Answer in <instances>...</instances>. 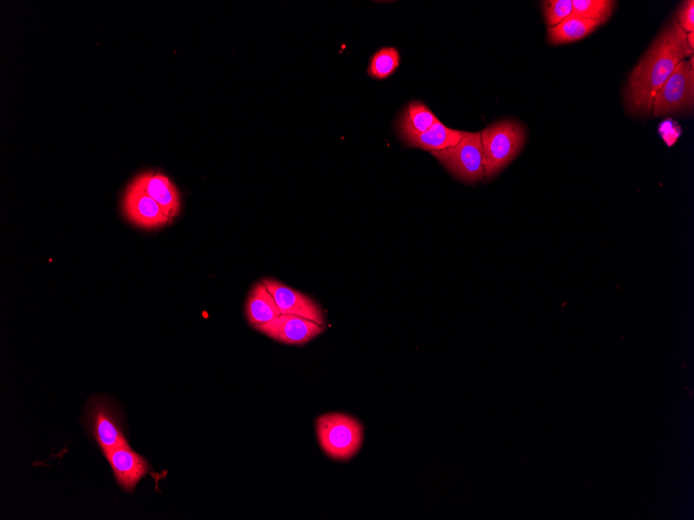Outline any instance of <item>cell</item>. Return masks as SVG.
Wrapping results in <instances>:
<instances>
[{
	"instance_id": "15",
	"label": "cell",
	"mask_w": 694,
	"mask_h": 520,
	"mask_svg": "<svg viewBox=\"0 0 694 520\" xmlns=\"http://www.w3.org/2000/svg\"><path fill=\"white\" fill-rule=\"evenodd\" d=\"M600 22L583 19L574 13L554 27H549L548 37L553 45L569 44L589 36Z\"/></svg>"
},
{
	"instance_id": "14",
	"label": "cell",
	"mask_w": 694,
	"mask_h": 520,
	"mask_svg": "<svg viewBox=\"0 0 694 520\" xmlns=\"http://www.w3.org/2000/svg\"><path fill=\"white\" fill-rule=\"evenodd\" d=\"M439 120L424 103L411 102L399 118L398 130L404 142L429 130Z\"/></svg>"
},
{
	"instance_id": "12",
	"label": "cell",
	"mask_w": 694,
	"mask_h": 520,
	"mask_svg": "<svg viewBox=\"0 0 694 520\" xmlns=\"http://www.w3.org/2000/svg\"><path fill=\"white\" fill-rule=\"evenodd\" d=\"M246 314L249 323L256 330L281 315L274 297L263 283L252 289L246 305Z\"/></svg>"
},
{
	"instance_id": "20",
	"label": "cell",
	"mask_w": 694,
	"mask_h": 520,
	"mask_svg": "<svg viewBox=\"0 0 694 520\" xmlns=\"http://www.w3.org/2000/svg\"><path fill=\"white\" fill-rule=\"evenodd\" d=\"M687 42H688V45L693 49V47H694L693 33L687 34Z\"/></svg>"
},
{
	"instance_id": "7",
	"label": "cell",
	"mask_w": 694,
	"mask_h": 520,
	"mask_svg": "<svg viewBox=\"0 0 694 520\" xmlns=\"http://www.w3.org/2000/svg\"><path fill=\"white\" fill-rule=\"evenodd\" d=\"M123 209L127 220L142 229L154 230L172 223L162 207L135 180L126 189Z\"/></svg>"
},
{
	"instance_id": "16",
	"label": "cell",
	"mask_w": 694,
	"mask_h": 520,
	"mask_svg": "<svg viewBox=\"0 0 694 520\" xmlns=\"http://www.w3.org/2000/svg\"><path fill=\"white\" fill-rule=\"evenodd\" d=\"M615 6L616 3L611 0H573V13L603 24L610 18Z\"/></svg>"
},
{
	"instance_id": "11",
	"label": "cell",
	"mask_w": 694,
	"mask_h": 520,
	"mask_svg": "<svg viewBox=\"0 0 694 520\" xmlns=\"http://www.w3.org/2000/svg\"><path fill=\"white\" fill-rule=\"evenodd\" d=\"M135 181L173 221L181 210L179 191L174 183L166 175L156 172H146Z\"/></svg>"
},
{
	"instance_id": "1",
	"label": "cell",
	"mask_w": 694,
	"mask_h": 520,
	"mask_svg": "<svg viewBox=\"0 0 694 520\" xmlns=\"http://www.w3.org/2000/svg\"><path fill=\"white\" fill-rule=\"evenodd\" d=\"M692 53L687 34L675 21L657 38L630 75L626 99L631 111L651 112L657 92L676 67Z\"/></svg>"
},
{
	"instance_id": "2",
	"label": "cell",
	"mask_w": 694,
	"mask_h": 520,
	"mask_svg": "<svg viewBox=\"0 0 694 520\" xmlns=\"http://www.w3.org/2000/svg\"><path fill=\"white\" fill-rule=\"evenodd\" d=\"M485 176L490 179L499 174L522 150L526 134L515 121L496 123L482 132Z\"/></svg>"
},
{
	"instance_id": "4",
	"label": "cell",
	"mask_w": 694,
	"mask_h": 520,
	"mask_svg": "<svg viewBox=\"0 0 694 520\" xmlns=\"http://www.w3.org/2000/svg\"><path fill=\"white\" fill-rule=\"evenodd\" d=\"M456 178L474 183L485 176L484 151L480 132H464L455 147L432 153Z\"/></svg>"
},
{
	"instance_id": "10",
	"label": "cell",
	"mask_w": 694,
	"mask_h": 520,
	"mask_svg": "<svg viewBox=\"0 0 694 520\" xmlns=\"http://www.w3.org/2000/svg\"><path fill=\"white\" fill-rule=\"evenodd\" d=\"M262 283L274 297L281 314L297 315L325 326L323 311L308 296L274 280Z\"/></svg>"
},
{
	"instance_id": "3",
	"label": "cell",
	"mask_w": 694,
	"mask_h": 520,
	"mask_svg": "<svg viewBox=\"0 0 694 520\" xmlns=\"http://www.w3.org/2000/svg\"><path fill=\"white\" fill-rule=\"evenodd\" d=\"M320 447L336 460H349L363 444V426L353 417L343 414H328L316 422Z\"/></svg>"
},
{
	"instance_id": "5",
	"label": "cell",
	"mask_w": 694,
	"mask_h": 520,
	"mask_svg": "<svg viewBox=\"0 0 694 520\" xmlns=\"http://www.w3.org/2000/svg\"><path fill=\"white\" fill-rule=\"evenodd\" d=\"M694 68L693 56L682 61L657 92L652 112L655 117L684 111L693 106Z\"/></svg>"
},
{
	"instance_id": "18",
	"label": "cell",
	"mask_w": 694,
	"mask_h": 520,
	"mask_svg": "<svg viewBox=\"0 0 694 520\" xmlns=\"http://www.w3.org/2000/svg\"><path fill=\"white\" fill-rule=\"evenodd\" d=\"M546 23L554 27L573 13V0H548L543 3Z\"/></svg>"
},
{
	"instance_id": "19",
	"label": "cell",
	"mask_w": 694,
	"mask_h": 520,
	"mask_svg": "<svg viewBox=\"0 0 694 520\" xmlns=\"http://www.w3.org/2000/svg\"><path fill=\"white\" fill-rule=\"evenodd\" d=\"M678 24L681 29L686 33H694V2L689 0V2L684 3L682 8L678 13Z\"/></svg>"
},
{
	"instance_id": "17",
	"label": "cell",
	"mask_w": 694,
	"mask_h": 520,
	"mask_svg": "<svg viewBox=\"0 0 694 520\" xmlns=\"http://www.w3.org/2000/svg\"><path fill=\"white\" fill-rule=\"evenodd\" d=\"M399 52L393 47H385L372 57L368 73L376 79H386L399 67Z\"/></svg>"
},
{
	"instance_id": "13",
	"label": "cell",
	"mask_w": 694,
	"mask_h": 520,
	"mask_svg": "<svg viewBox=\"0 0 694 520\" xmlns=\"http://www.w3.org/2000/svg\"><path fill=\"white\" fill-rule=\"evenodd\" d=\"M463 136L464 131L448 128L438 121L429 130L406 141L405 144L433 153L457 146Z\"/></svg>"
},
{
	"instance_id": "9",
	"label": "cell",
	"mask_w": 694,
	"mask_h": 520,
	"mask_svg": "<svg viewBox=\"0 0 694 520\" xmlns=\"http://www.w3.org/2000/svg\"><path fill=\"white\" fill-rule=\"evenodd\" d=\"M105 457L111 464L118 485L125 492H133L140 481L150 473L148 461L129 445L118 447Z\"/></svg>"
},
{
	"instance_id": "8",
	"label": "cell",
	"mask_w": 694,
	"mask_h": 520,
	"mask_svg": "<svg viewBox=\"0 0 694 520\" xmlns=\"http://www.w3.org/2000/svg\"><path fill=\"white\" fill-rule=\"evenodd\" d=\"M258 331L284 344L303 345L322 334L325 326L297 315L281 314Z\"/></svg>"
},
{
	"instance_id": "6",
	"label": "cell",
	"mask_w": 694,
	"mask_h": 520,
	"mask_svg": "<svg viewBox=\"0 0 694 520\" xmlns=\"http://www.w3.org/2000/svg\"><path fill=\"white\" fill-rule=\"evenodd\" d=\"M85 422L90 435L104 455L128 445L120 416L110 401L102 398L91 401Z\"/></svg>"
}]
</instances>
